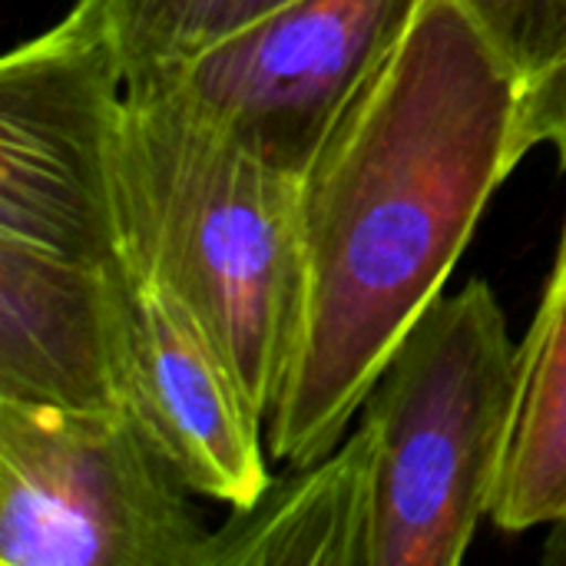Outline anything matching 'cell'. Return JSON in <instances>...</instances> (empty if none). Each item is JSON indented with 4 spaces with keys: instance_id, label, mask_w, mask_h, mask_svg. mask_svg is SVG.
<instances>
[{
    "instance_id": "cell-8",
    "label": "cell",
    "mask_w": 566,
    "mask_h": 566,
    "mask_svg": "<svg viewBox=\"0 0 566 566\" xmlns=\"http://www.w3.org/2000/svg\"><path fill=\"white\" fill-rule=\"evenodd\" d=\"M0 401L123 411L106 265L0 235Z\"/></svg>"
},
{
    "instance_id": "cell-11",
    "label": "cell",
    "mask_w": 566,
    "mask_h": 566,
    "mask_svg": "<svg viewBox=\"0 0 566 566\" xmlns=\"http://www.w3.org/2000/svg\"><path fill=\"white\" fill-rule=\"evenodd\" d=\"M116 50L126 93H146L229 30L242 0H86Z\"/></svg>"
},
{
    "instance_id": "cell-2",
    "label": "cell",
    "mask_w": 566,
    "mask_h": 566,
    "mask_svg": "<svg viewBox=\"0 0 566 566\" xmlns=\"http://www.w3.org/2000/svg\"><path fill=\"white\" fill-rule=\"evenodd\" d=\"M113 179L119 255L189 308L269 421L302 338V179L249 156L166 90L126 93Z\"/></svg>"
},
{
    "instance_id": "cell-1",
    "label": "cell",
    "mask_w": 566,
    "mask_h": 566,
    "mask_svg": "<svg viewBox=\"0 0 566 566\" xmlns=\"http://www.w3.org/2000/svg\"><path fill=\"white\" fill-rule=\"evenodd\" d=\"M521 80L454 0H421L398 50L298 182L305 308L269 458L332 454L381 371L444 295L511 149Z\"/></svg>"
},
{
    "instance_id": "cell-5",
    "label": "cell",
    "mask_w": 566,
    "mask_h": 566,
    "mask_svg": "<svg viewBox=\"0 0 566 566\" xmlns=\"http://www.w3.org/2000/svg\"><path fill=\"white\" fill-rule=\"evenodd\" d=\"M126 80L99 13H70L0 60V235L90 265L119 259L113 153Z\"/></svg>"
},
{
    "instance_id": "cell-13",
    "label": "cell",
    "mask_w": 566,
    "mask_h": 566,
    "mask_svg": "<svg viewBox=\"0 0 566 566\" xmlns=\"http://www.w3.org/2000/svg\"><path fill=\"white\" fill-rule=\"evenodd\" d=\"M554 146L566 169V53L537 73L534 80L521 83L517 109H514V129H511V149L521 163L534 146Z\"/></svg>"
},
{
    "instance_id": "cell-3",
    "label": "cell",
    "mask_w": 566,
    "mask_h": 566,
    "mask_svg": "<svg viewBox=\"0 0 566 566\" xmlns=\"http://www.w3.org/2000/svg\"><path fill=\"white\" fill-rule=\"evenodd\" d=\"M521 345L471 279L408 332L361 415L381 438L371 566L461 564L491 517L517 408Z\"/></svg>"
},
{
    "instance_id": "cell-6",
    "label": "cell",
    "mask_w": 566,
    "mask_h": 566,
    "mask_svg": "<svg viewBox=\"0 0 566 566\" xmlns=\"http://www.w3.org/2000/svg\"><path fill=\"white\" fill-rule=\"evenodd\" d=\"M418 7L421 0H285L216 36L153 90L172 93L249 156L302 179L398 50Z\"/></svg>"
},
{
    "instance_id": "cell-7",
    "label": "cell",
    "mask_w": 566,
    "mask_h": 566,
    "mask_svg": "<svg viewBox=\"0 0 566 566\" xmlns=\"http://www.w3.org/2000/svg\"><path fill=\"white\" fill-rule=\"evenodd\" d=\"M119 405L196 497L249 507L272 481L265 421L189 308L129 259L106 265Z\"/></svg>"
},
{
    "instance_id": "cell-12",
    "label": "cell",
    "mask_w": 566,
    "mask_h": 566,
    "mask_svg": "<svg viewBox=\"0 0 566 566\" xmlns=\"http://www.w3.org/2000/svg\"><path fill=\"white\" fill-rule=\"evenodd\" d=\"M504 66L534 80L566 53V0H454Z\"/></svg>"
},
{
    "instance_id": "cell-15",
    "label": "cell",
    "mask_w": 566,
    "mask_h": 566,
    "mask_svg": "<svg viewBox=\"0 0 566 566\" xmlns=\"http://www.w3.org/2000/svg\"><path fill=\"white\" fill-rule=\"evenodd\" d=\"M279 3H285V0H242V3L235 7V13H232L229 30L239 27V23H245V20H252V17H259V13H265V10H272V7H279ZM219 36H222V33H219Z\"/></svg>"
},
{
    "instance_id": "cell-14",
    "label": "cell",
    "mask_w": 566,
    "mask_h": 566,
    "mask_svg": "<svg viewBox=\"0 0 566 566\" xmlns=\"http://www.w3.org/2000/svg\"><path fill=\"white\" fill-rule=\"evenodd\" d=\"M541 560L547 566H566V517L557 521V524H551V534L544 541Z\"/></svg>"
},
{
    "instance_id": "cell-10",
    "label": "cell",
    "mask_w": 566,
    "mask_h": 566,
    "mask_svg": "<svg viewBox=\"0 0 566 566\" xmlns=\"http://www.w3.org/2000/svg\"><path fill=\"white\" fill-rule=\"evenodd\" d=\"M566 517V229L537 315L521 342L517 408L491 521L501 531Z\"/></svg>"
},
{
    "instance_id": "cell-9",
    "label": "cell",
    "mask_w": 566,
    "mask_h": 566,
    "mask_svg": "<svg viewBox=\"0 0 566 566\" xmlns=\"http://www.w3.org/2000/svg\"><path fill=\"white\" fill-rule=\"evenodd\" d=\"M381 438L368 415L315 464L272 478L209 534L199 566H371Z\"/></svg>"
},
{
    "instance_id": "cell-4",
    "label": "cell",
    "mask_w": 566,
    "mask_h": 566,
    "mask_svg": "<svg viewBox=\"0 0 566 566\" xmlns=\"http://www.w3.org/2000/svg\"><path fill=\"white\" fill-rule=\"evenodd\" d=\"M209 534L126 411L0 401L3 566H199Z\"/></svg>"
}]
</instances>
